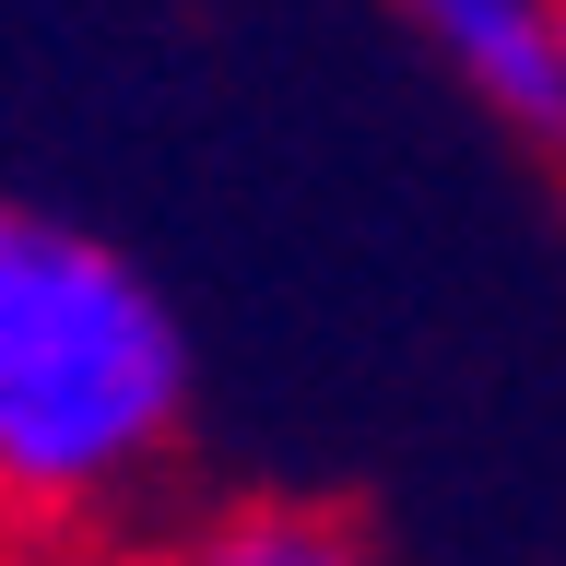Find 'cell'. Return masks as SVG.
<instances>
[{
	"mask_svg": "<svg viewBox=\"0 0 566 566\" xmlns=\"http://www.w3.org/2000/svg\"><path fill=\"white\" fill-rule=\"evenodd\" d=\"M189 460V331L118 237L0 201V543L130 531Z\"/></svg>",
	"mask_w": 566,
	"mask_h": 566,
	"instance_id": "obj_1",
	"label": "cell"
},
{
	"mask_svg": "<svg viewBox=\"0 0 566 566\" xmlns=\"http://www.w3.org/2000/svg\"><path fill=\"white\" fill-rule=\"evenodd\" d=\"M424 60L507 130L566 142V0H401Z\"/></svg>",
	"mask_w": 566,
	"mask_h": 566,
	"instance_id": "obj_2",
	"label": "cell"
},
{
	"mask_svg": "<svg viewBox=\"0 0 566 566\" xmlns=\"http://www.w3.org/2000/svg\"><path fill=\"white\" fill-rule=\"evenodd\" d=\"M154 566H378L366 531L343 507H307V495H248V507H212V520L166 531Z\"/></svg>",
	"mask_w": 566,
	"mask_h": 566,
	"instance_id": "obj_3",
	"label": "cell"
},
{
	"mask_svg": "<svg viewBox=\"0 0 566 566\" xmlns=\"http://www.w3.org/2000/svg\"><path fill=\"white\" fill-rule=\"evenodd\" d=\"M0 566H24V543H0Z\"/></svg>",
	"mask_w": 566,
	"mask_h": 566,
	"instance_id": "obj_4",
	"label": "cell"
}]
</instances>
